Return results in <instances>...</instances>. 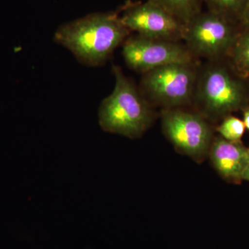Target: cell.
I'll list each match as a JSON object with an SVG mask.
<instances>
[{"instance_id":"obj_1","label":"cell","mask_w":249,"mask_h":249,"mask_svg":"<svg viewBox=\"0 0 249 249\" xmlns=\"http://www.w3.org/2000/svg\"><path fill=\"white\" fill-rule=\"evenodd\" d=\"M131 31L113 13H98L67 23L59 28L55 40L89 66H99L124 43Z\"/></svg>"},{"instance_id":"obj_2","label":"cell","mask_w":249,"mask_h":249,"mask_svg":"<svg viewBox=\"0 0 249 249\" xmlns=\"http://www.w3.org/2000/svg\"><path fill=\"white\" fill-rule=\"evenodd\" d=\"M113 72L115 88L100 106V125L105 132L139 138L151 125L155 114L146 98L121 68L114 65Z\"/></svg>"},{"instance_id":"obj_3","label":"cell","mask_w":249,"mask_h":249,"mask_svg":"<svg viewBox=\"0 0 249 249\" xmlns=\"http://www.w3.org/2000/svg\"><path fill=\"white\" fill-rule=\"evenodd\" d=\"M194 99L206 119H218L245 109V86L222 65L211 63L199 70Z\"/></svg>"},{"instance_id":"obj_4","label":"cell","mask_w":249,"mask_h":249,"mask_svg":"<svg viewBox=\"0 0 249 249\" xmlns=\"http://www.w3.org/2000/svg\"><path fill=\"white\" fill-rule=\"evenodd\" d=\"M199 71L196 62L154 69L142 73L141 91L165 109L180 108L193 101Z\"/></svg>"},{"instance_id":"obj_5","label":"cell","mask_w":249,"mask_h":249,"mask_svg":"<svg viewBox=\"0 0 249 249\" xmlns=\"http://www.w3.org/2000/svg\"><path fill=\"white\" fill-rule=\"evenodd\" d=\"M237 37L229 18L213 11H201L185 24L183 40L196 58L217 61L231 49Z\"/></svg>"},{"instance_id":"obj_6","label":"cell","mask_w":249,"mask_h":249,"mask_svg":"<svg viewBox=\"0 0 249 249\" xmlns=\"http://www.w3.org/2000/svg\"><path fill=\"white\" fill-rule=\"evenodd\" d=\"M162 128L178 151L201 160L209 155L212 143V127L200 113L180 108L165 109L161 114Z\"/></svg>"},{"instance_id":"obj_7","label":"cell","mask_w":249,"mask_h":249,"mask_svg":"<svg viewBox=\"0 0 249 249\" xmlns=\"http://www.w3.org/2000/svg\"><path fill=\"white\" fill-rule=\"evenodd\" d=\"M124 44L123 55L127 66L142 73L170 64L196 60L186 45L180 42L137 35L127 37Z\"/></svg>"},{"instance_id":"obj_8","label":"cell","mask_w":249,"mask_h":249,"mask_svg":"<svg viewBox=\"0 0 249 249\" xmlns=\"http://www.w3.org/2000/svg\"><path fill=\"white\" fill-rule=\"evenodd\" d=\"M120 18L129 31H137L139 35L175 42L183 40L184 24L149 0L127 4Z\"/></svg>"},{"instance_id":"obj_9","label":"cell","mask_w":249,"mask_h":249,"mask_svg":"<svg viewBox=\"0 0 249 249\" xmlns=\"http://www.w3.org/2000/svg\"><path fill=\"white\" fill-rule=\"evenodd\" d=\"M209 155L214 169L229 182L240 183L249 160V147L219 137L213 140Z\"/></svg>"},{"instance_id":"obj_10","label":"cell","mask_w":249,"mask_h":249,"mask_svg":"<svg viewBox=\"0 0 249 249\" xmlns=\"http://www.w3.org/2000/svg\"><path fill=\"white\" fill-rule=\"evenodd\" d=\"M178 19L183 24L201 12L200 0H149Z\"/></svg>"},{"instance_id":"obj_11","label":"cell","mask_w":249,"mask_h":249,"mask_svg":"<svg viewBox=\"0 0 249 249\" xmlns=\"http://www.w3.org/2000/svg\"><path fill=\"white\" fill-rule=\"evenodd\" d=\"M232 60L237 71L249 76V28L237 36L231 49Z\"/></svg>"},{"instance_id":"obj_12","label":"cell","mask_w":249,"mask_h":249,"mask_svg":"<svg viewBox=\"0 0 249 249\" xmlns=\"http://www.w3.org/2000/svg\"><path fill=\"white\" fill-rule=\"evenodd\" d=\"M243 121L235 116L229 115L223 119L216 130L222 138L229 142H240L245 132Z\"/></svg>"},{"instance_id":"obj_13","label":"cell","mask_w":249,"mask_h":249,"mask_svg":"<svg viewBox=\"0 0 249 249\" xmlns=\"http://www.w3.org/2000/svg\"><path fill=\"white\" fill-rule=\"evenodd\" d=\"M209 11L229 18L233 15L240 16L246 0H205Z\"/></svg>"},{"instance_id":"obj_14","label":"cell","mask_w":249,"mask_h":249,"mask_svg":"<svg viewBox=\"0 0 249 249\" xmlns=\"http://www.w3.org/2000/svg\"><path fill=\"white\" fill-rule=\"evenodd\" d=\"M240 18L242 22L247 29L249 28V0H246L244 4L243 9L241 12Z\"/></svg>"},{"instance_id":"obj_15","label":"cell","mask_w":249,"mask_h":249,"mask_svg":"<svg viewBox=\"0 0 249 249\" xmlns=\"http://www.w3.org/2000/svg\"><path fill=\"white\" fill-rule=\"evenodd\" d=\"M243 122L246 129L249 131V107H245L243 111Z\"/></svg>"},{"instance_id":"obj_16","label":"cell","mask_w":249,"mask_h":249,"mask_svg":"<svg viewBox=\"0 0 249 249\" xmlns=\"http://www.w3.org/2000/svg\"><path fill=\"white\" fill-rule=\"evenodd\" d=\"M242 181H249V160L247 165H246L243 174H242Z\"/></svg>"}]
</instances>
